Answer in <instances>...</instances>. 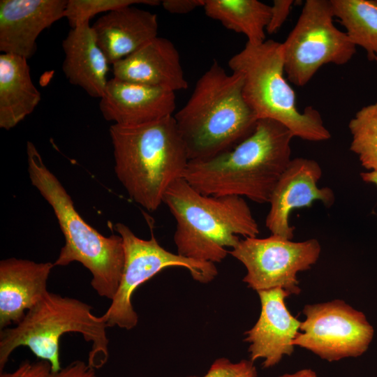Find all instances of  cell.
Returning <instances> with one entry per match:
<instances>
[{
    "mask_svg": "<svg viewBox=\"0 0 377 377\" xmlns=\"http://www.w3.org/2000/svg\"><path fill=\"white\" fill-rule=\"evenodd\" d=\"M321 176L322 169L315 160L292 158L268 202L270 207L265 226L272 235L292 239L295 228L290 226L289 219L295 209L310 207L315 201H320L327 207L334 204V191L329 187L318 186Z\"/></svg>",
    "mask_w": 377,
    "mask_h": 377,
    "instance_id": "7c38bea8",
    "label": "cell"
},
{
    "mask_svg": "<svg viewBox=\"0 0 377 377\" xmlns=\"http://www.w3.org/2000/svg\"><path fill=\"white\" fill-rule=\"evenodd\" d=\"M109 132L118 179L133 201L157 210L189 162L173 115L135 126L114 124Z\"/></svg>",
    "mask_w": 377,
    "mask_h": 377,
    "instance_id": "3957f363",
    "label": "cell"
},
{
    "mask_svg": "<svg viewBox=\"0 0 377 377\" xmlns=\"http://www.w3.org/2000/svg\"><path fill=\"white\" fill-rule=\"evenodd\" d=\"M145 4L158 6L161 1L158 0H68L64 12L71 29L85 22L99 13H109L119 8Z\"/></svg>",
    "mask_w": 377,
    "mask_h": 377,
    "instance_id": "cb8c5ba5",
    "label": "cell"
},
{
    "mask_svg": "<svg viewBox=\"0 0 377 377\" xmlns=\"http://www.w3.org/2000/svg\"><path fill=\"white\" fill-rule=\"evenodd\" d=\"M205 0H164L163 8L172 14H187L198 7H203Z\"/></svg>",
    "mask_w": 377,
    "mask_h": 377,
    "instance_id": "83f0119b",
    "label": "cell"
},
{
    "mask_svg": "<svg viewBox=\"0 0 377 377\" xmlns=\"http://www.w3.org/2000/svg\"><path fill=\"white\" fill-rule=\"evenodd\" d=\"M257 369L251 360H242L237 362H232L226 357H220L212 364L205 376L186 377H257Z\"/></svg>",
    "mask_w": 377,
    "mask_h": 377,
    "instance_id": "484cf974",
    "label": "cell"
},
{
    "mask_svg": "<svg viewBox=\"0 0 377 377\" xmlns=\"http://www.w3.org/2000/svg\"><path fill=\"white\" fill-rule=\"evenodd\" d=\"M91 27L110 65L158 36L157 15L134 6L105 13Z\"/></svg>",
    "mask_w": 377,
    "mask_h": 377,
    "instance_id": "ac0fdd59",
    "label": "cell"
},
{
    "mask_svg": "<svg viewBox=\"0 0 377 377\" xmlns=\"http://www.w3.org/2000/svg\"><path fill=\"white\" fill-rule=\"evenodd\" d=\"M31 182L50 205L64 236L54 266L78 262L91 274V286L97 294L112 300L116 295L124 265V249L120 235L105 237L79 214L71 196L45 165L31 142L27 143Z\"/></svg>",
    "mask_w": 377,
    "mask_h": 377,
    "instance_id": "5b68a950",
    "label": "cell"
},
{
    "mask_svg": "<svg viewBox=\"0 0 377 377\" xmlns=\"http://www.w3.org/2000/svg\"><path fill=\"white\" fill-rule=\"evenodd\" d=\"M293 345L328 362L357 357L368 349L374 334L365 315L340 300L307 304Z\"/></svg>",
    "mask_w": 377,
    "mask_h": 377,
    "instance_id": "8fae6325",
    "label": "cell"
},
{
    "mask_svg": "<svg viewBox=\"0 0 377 377\" xmlns=\"http://www.w3.org/2000/svg\"><path fill=\"white\" fill-rule=\"evenodd\" d=\"M165 203L176 223L174 242L181 256L214 263L227 256L239 236L255 237L258 224L246 200L239 196L202 194L183 177L165 191Z\"/></svg>",
    "mask_w": 377,
    "mask_h": 377,
    "instance_id": "277c9868",
    "label": "cell"
},
{
    "mask_svg": "<svg viewBox=\"0 0 377 377\" xmlns=\"http://www.w3.org/2000/svg\"><path fill=\"white\" fill-rule=\"evenodd\" d=\"M350 149L368 171H377V103L360 109L350 120Z\"/></svg>",
    "mask_w": 377,
    "mask_h": 377,
    "instance_id": "603a6c76",
    "label": "cell"
},
{
    "mask_svg": "<svg viewBox=\"0 0 377 377\" xmlns=\"http://www.w3.org/2000/svg\"><path fill=\"white\" fill-rule=\"evenodd\" d=\"M54 263L10 258L0 261V328L17 324L48 291Z\"/></svg>",
    "mask_w": 377,
    "mask_h": 377,
    "instance_id": "2e32d148",
    "label": "cell"
},
{
    "mask_svg": "<svg viewBox=\"0 0 377 377\" xmlns=\"http://www.w3.org/2000/svg\"><path fill=\"white\" fill-rule=\"evenodd\" d=\"M261 311L258 320L245 332L249 343L250 360L263 359V367H272L285 355L294 351L293 341L300 332L301 322L288 309L285 300L290 295L282 288L258 292Z\"/></svg>",
    "mask_w": 377,
    "mask_h": 377,
    "instance_id": "4fadbf2b",
    "label": "cell"
},
{
    "mask_svg": "<svg viewBox=\"0 0 377 377\" xmlns=\"http://www.w3.org/2000/svg\"><path fill=\"white\" fill-rule=\"evenodd\" d=\"M228 66L232 72L242 75L244 98L258 119L275 120L304 140L331 138L316 109L308 106L300 111L297 107L295 91L284 77L281 43L267 40L253 45L246 42L230 59Z\"/></svg>",
    "mask_w": 377,
    "mask_h": 377,
    "instance_id": "52a82bcc",
    "label": "cell"
},
{
    "mask_svg": "<svg viewBox=\"0 0 377 377\" xmlns=\"http://www.w3.org/2000/svg\"><path fill=\"white\" fill-rule=\"evenodd\" d=\"M92 309L80 300L47 291L13 327L1 330L0 372L12 353L21 346L49 362L53 371H59L60 339L68 332L79 333L91 343L87 362L95 369L103 367L109 357L108 326Z\"/></svg>",
    "mask_w": 377,
    "mask_h": 377,
    "instance_id": "8992f818",
    "label": "cell"
},
{
    "mask_svg": "<svg viewBox=\"0 0 377 377\" xmlns=\"http://www.w3.org/2000/svg\"><path fill=\"white\" fill-rule=\"evenodd\" d=\"M41 99L27 59L0 54V128L10 130L31 114Z\"/></svg>",
    "mask_w": 377,
    "mask_h": 377,
    "instance_id": "ffe728a7",
    "label": "cell"
},
{
    "mask_svg": "<svg viewBox=\"0 0 377 377\" xmlns=\"http://www.w3.org/2000/svg\"><path fill=\"white\" fill-rule=\"evenodd\" d=\"M243 77L214 60L186 103L173 115L189 161L230 150L254 131L258 119L242 93Z\"/></svg>",
    "mask_w": 377,
    "mask_h": 377,
    "instance_id": "7a4b0ae2",
    "label": "cell"
},
{
    "mask_svg": "<svg viewBox=\"0 0 377 377\" xmlns=\"http://www.w3.org/2000/svg\"><path fill=\"white\" fill-rule=\"evenodd\" d=\"M114 228L122 238L124 265L117 292L102 316L108 327L129 330L137 325L138 316L132 305L133 294L141 284L163 269L186 268L194 280L202 283L212 281L218 274L214 263L187 258L165 249L153 233L149 239H143L123 223H118Z\"/></svg>",
    "mask_w": 377,
    "mask_h": 377,
    "instance_id": "9c48e42d",
    "label": "cell"
},
{
    "mask_svg": "<svg viewBox=\"0 0 377 377\" xmlns=\"http://www.w3.org/2000/svg\"><path fill=\"white\" fill-rule=\"evenodd\" d=\"M66 0H1L0 51L30 59L40 34L64 17Z\"/></svg>",
    "mask_w": 377,
    "mask_h": 377,
    "instance_id": "5bb4252c",
    "label": "cell"
},
{
    "mask_svg": "<svg viewBox=\"0 0 377 377\" xmlns=\"http://www.w3.org/2000/svg\"><path fill=\"white\" fill-rule=\"evenodd\" d=\"M292 133L282 124L259 119L253 132L229 151L189 161L183 178L200 193L269 202L291 158Z\"/></svg>",
    "mask_w": 377,
    "mask_h": 377,
    "instance_id": "6da1fadb",
    "label": "cell"
},
{
    "mask_svg": "<svg viewBox=\"0 0 377 377\" xmlns=\"http://www.w3.org/2000/svg\"><path fill=\"white\" fill-rule=\"evenodd\" d=\"M202 8L226 29L244 34L247 43L258 45L266 40L270 6L258 0H205Z\"/></svg>",
    "mask_w": 377,
    "mask_h": 377,
    "instance_id": "44dd1931",
    "label": "cell"
},
{
    "mask_svg": "<svg viewBox=\"0 0 377 377\" xmlns=\"http://www.w3.org/2000/svg\"><path fill=\"white\" fill-rule=\"evenodd\" d=\"M360 177L367 183L375 184L377 186V171H367L360 173Z\"/></svg>",
    "mask_w": 377,
    "mask_h": 377,
    "instance_id": "f546056e",
    "label": "cell"
},
{
    "mask_svg": "<svg viewBox=\"0 0 377 377\" xmlns=\"http://www.w3.org/2000/svg\"><path fill=\"white\" fill-rule=\"evenodd\" d=\"M334 17L369 60L377 58V0H331Z\"/></svg>",
    "mask_w": 377,
    "mask_h": 377,
    "instance_id": "7402d4cb",
    "label": "cell"
},
{
    "mask_svg": "<svg viewBox=\"0 0 377 377\" xmlns=\"http://www.w3.org/2000/svg\"><path fill=\"white\" fill-rule=\"evenodd\" d=\"M112 73L121 80L175 92L188 87L178 50L170 40L159 36L113 64Z\"/></svg>",
    "mask_w": 377,
    "mask_h": 377,
    "instance_id": "e0dca14e",
    "label": "cell"
},
{
    "mask_svg": "<svg viewBox=\"0 0 377 377\" xmlns=\"http://www.w3.org/2000/svg\"><path fill=\"white\" fill-rule=\"evenodd\" d=\"M0 377H98L88 362L75 360L58 371L52 370L49 362L23 360L11 371H1Z\"/></svg>",
    "mask_w": 377,
    "mask_h": 377,
    "instance_id": "d4e9b609",
    "label": "cell"
},
{
    "mask_svg": "<svg viewBox=\"0 0 377 377\" xmlns=\"http://www.w3.org/2000/svg\"><path fill=\"white\" fill-rule=\"evenodd\" d=\"M62 70L68 82L83 89L90 96L101 98L108 82L110 64L89 22L71 29L62 42Z\"/></svg>",
    "mask_w": 377,
    "mask_h": 377,
    "instance_id": "d6986e66",
    "label": "cell"
},
{
    "mask_svg": "<svg viewBox=\"0 0 377 377\" xmlns=\"http://www.w3.org/2000/svg\"><path fill=\"white\" fill-rule=\"evenodd\" d=\"M331 0H306L297 21L282 43L288 80L304 87L323 66L347 64L356 46L334 24Z\"/></svg>",
    "mask_w": 377,
    "mask_h": 377,
    "instance_id": "ba28073f",
    "label": "cell"
},
{
    "mask_svg": "<svg viewBox=\"0 0 377 377\" xmlns=\"http://www.w3.org/2000/svg\"><path fill=\"white\" fill-rule=\"evenodd\" d=\"M278 377H318L311 369H303L291 374H284Z\"/></svg>",
    "mask_w": 377,
    "mask_h": 377,
    "instance_id": "f1b7e54d",
    "label": "cell"
},
{
    "mask_svg": "<svg viewBox=\"0 0 377 377\" xmlns=\"http://www.w3.org/2000/svg\"><path fill=\"white\" fill-rule=\"evenodd\" d=\"M103 117L114 124L135 126L172 116L175 91L158 87L109 80L100 101Z\"/></svg>",
    "mask_w": 377,
    "mask_h": 377,
    "instance_id": "9a60e30c",
    "label": "cell"
},
{
    "mask_svg": "<svg viewBox=\"0 0 377 377\" xmlns=\"http://www.w3.org/2000/svg\"><path fill=\"white\" fill-rule=\"evenodd\" d=\"M320 251L316 239L293 242L271 235L241 239L229 253L246 267L243 281L249 288L257 292L279 288L298 295L301 289L297 274L310 269Z\"/></svg>",
    "mask_w": 377,
    "mask_h": 377,
    "instance_id": "30bf717a",
    "label": "cell"
},
{
    "mask_svg": "<svg viewBox=\"0 0 377 377\" xmlns=\"http://www.w3.org/2000/svg\"><path fill=\"white\" fill-rule=\"evenodd\" d=\"M374 61H376L377 62V58H376Z\"/></svg>",
    "mask_w": 377,
    "mask_h": 377,
    "instance_id": "4dcf8cb0",
    "label": "cell"
},
{
    "mask_svg": "<svg viewBox=\"0 0 377 377\" xmlns=\"http://www.w3.org/2000/svg\"><path fill=\"white\" fill-rule=\"evenodd\" d=\"M293 0H274L270 8V17L266 28L269 34L276 33L287 19L292 6Z\"/></svg>",
    "mask_w": 377,
    "mask_h": 377,
    "instance_id": "4316f807",
    "label": "cell"
}]
</instances>
